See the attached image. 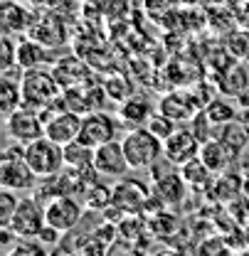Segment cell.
<instances>
[{"label":"cell","instance_id":"obj_18","mask_svg":"<svg viewBox=\"0 0 249 256\" xmlns=\"http://www.w3.org/2000/svg\"><path fill=\"white\" fill-rule=\"evenodd\" d=\"M247 86H249V72H247V66L239 62H229L217 74V79H215L217 94L232 96V98H237Z\"/></svg>","mask_w":249,"mask_h":256},{"label":"cell","instance_id":"obj_1","mask_svg":"<svg viewBox=\"0 0 249 256\" xmlns=\"http://www.w3.org/2000/svg\"><path fill=\"white\" fill-rule=\"evenodd\" d=\"M121 146L131 170H151L163 158V140L148 126L131 128L121 138Z\"/></svg>","mask_w":249,"mask_h":256},{"label":"cell","instance_id":"obj_8","mask_svg":"<svg viewBox=\"0 0 249 256\" xmlns=\"http://www.w3.org/2000/svg\"><path fill=\"white\" fill-rule=\"evenodd\" d=\"M116 133H119L116 121H114L109 114H104V111L99 108V111L84 114V118H82V130H79V138H77V140H82V143L89 146V148H99L101 143L114 140Z\"/></svg>","mask_w":249,"mask_h":256},{"label":"cell","instance_id":"obj_3","mask_svg":"<svg viewBox=\"0 0 249 256\" xmlns=\"http://www.w3.org/2000/svg\"><path fill=\"white\" fill-rule=\"evenodd\" d=\"M25 160L30 162V168L37 172V178L45 175H55L64 170V146L57 140H52L50 136H42L37 140H32L25 146Z\"/></svg>","mask_w":249,"mask_h":256},{"label":"cell","instance_id":"obj_23","mask_svg":"<svg viewBox=\"0 0 249 256\" xmlns=\"http://www.w3.org/2000/svg\"><path fill=\"white\" fill-rule=\"evenodd\" d=\"M94 165V148L84 146L82 140H72L64 146V168L67 170H84Z\"/></svg>","mask_w":249,"mask_h":256},{"label":"cell","instance_id":"obj_36","mask_svg":"<svg viewBox=\"0 0 249 256\" xmlns=\"http://www.w3.org/2000/svg\"><path fill=\"white\" fill-rule=\"evenodd\" d=\"M18 2H30V0H18Z\"/></svg>","mask_w":249,"mask_h":256},{"label":"cell","instance_id":"obj_29","mask_svg":"<svg viewBox=\"0 0 249 256\" xmlns=\"http://www.w3.org/2000/svg\"><path fill=\"white\" fill-rule=\"evenodd\" d=\"M13 64H18V40H15V34L5 32L0 37V72Z\"/></svg>","mask_w":249,"mask_h":256},{"label":"cell","instance_id":"obj_33","mask_svg":"<svg viewBox=\"0 0 249 256\" xmlns=\"http://www.w3.org/2000/svg\"><path fill=\"white\" fill-rule=\"evenodd\" d=\"M242 194L249 197V158H242Z\"/></svg>","mask_w":249,"mask_h":256},{"label":"cell","instance_id":"obj_17","mask_svg":"<svg viewBox=\"0 0 249 256\" xmlns=\"http://www.w3.org/2000/svg\"><path fill=\"white\" fill-rule=\"evenodd\" d=\"M57 62L55 60V47H47L37 40H32L28 34H23V40H18V64L32 69V66H45V64Z\"/></svg>","mask_w":249,"mask_h":256},{"label":"cell","instance_id":"obj_9","mask_svg":"<svg viewBox=\"0 0 249 256\" xmlns=\"http://www.w3.org/2000/svg\"><path fill=\"white\" fill-rule=\"evenodd\" d=\"M45 224H47L45 204H40L37 197H20V204H18L8 226H13L20 236H37V232Z\"/></svg>","mask_w":249,"mask_h":256},{"label":"cell","instance_id":"obj_10","mask_svg":"<svg viewBox=\"0 0 249 256\" xmlns=\"http://www.w3.org/2000/svg\"><path fill=\"white\" fill-rule=\"evenodd\" d=\"M94 168L101 178H116L121 180L126 172L131 170L128 160H126L124 146L114 138L109 143H101L99 148H94Z\"/></svg>","mask_w":249,"mask_h":256},{"label":"cell","instance_id":"obj_13","mask_svg":"<svg viewBox=\"0 0 249 256\" xmlns=\"http://www.w3.org/2000/svg\"><path fill=\"white\" fill-rule=\"evenodd\" d=\"M82 118H84V114L62 108L60 114H55V116L45 124V136H50V138L57 140L60 146H67V143H72V140L79 138Z\"/></svg>","mask_w":249,"mask_h":256},{"label":"cell","instance_id":"obj_19","mask_svg":"<svg viewBox=\"0 0 249 256\" xmlns=\"http://www.w3.org/2000/svg\"><path fill=\"white\" fill-rule=\"evenodd\" d=\"M185 190H187V182L183 180V175L178 170V172L158 178L156 185H153V197L158 200L160 207H175L185 197Z\"/></svg>","mask_w":249,"mask_h":256},{"label":"cell","instance_id":"obj_28","mask_svg":"<svg viewBox=\"0 0 249 256\" xmlns=\"http://www.w3.org/2000/svg\"><path fill=\"white\" fill-rule=\"evenodd\" d=\"M18 204H20L18 192L8 190V188L0 190V226H8V224H10L13 214H15V210H18Z\"/></svg>","mask_w":249,"mask_h":256},{"label":"cell","instance_id":"obj_15","mask_svg":"<svg viewBox=\"0 0 249 256\" xmlns=\"http://www.w3.org/2000/svg\"><path fill=\"white\" fill-rule=\"evenodd\" d=\"M237 158H242V156H237L222 138H210V140H205L202 146H200V160L215 172V175H222V172H227L229 170V165L234 162Z\"/></svg>","mask_w":249,"mask_h":256},{"label":"cell","instance_id":"obj_35","mask_svg":"<svg viewBox=\"0 0 249 256\" xmlns=\"http://www.w3.org/2000/svg\"><path fill=\"white\" fill-rule=\"evenodd\" d=\"M239 116H242V118L249 124V108H242V111H239Z\"/></svg>","mask_w":249,"mask_h":256},{"label":"cell","instance_id":"obj_21","mask_svg":"<svg viewBox=\"0 0 249 256\" xmlns=\"http://www.w3.org/2000/svg\"><path fill=\"white\" fill-rule=\"evenodd\" d=\"M219 138H222L237 156H242L244 148L249 146V124L242 118V116H237L234 121L219 126Z\"/></svg>","mask_w":249,"mask_h":256},{"label":"cell","instance_id":"obj_14","mask_svg":"<svg viewBox=\"0 0 249 256\" xmlns=\"http://www.w3.org/2000/svg\"><path fill=\"white\" fill-rule=\"evenodd\" d=\"M40 15L25 8V2L18 0H3V10H0V22L3 32L8 34H28Z\"/></svg>","mask_w":249,"mask_h":256},{"label":"cell","instance_id":"obj_30","mask_svg":"<svg viewBox=\"0 0 249 256\" xmlns=\"http://www.w3.org/2000/svg\"><path fill=\"white\" fill-rule=\"evenodd\" d=\"M146 126L151 128V130L156 133V136L160 138V140H165L168 136H173V130L178 128V124H175V121H173L170 116H165L163 111H156V114L151 116V121H148Z\"/></svg>","mask_w":249,"mask_h":256},{"label":"cell","instance_id":"obj_2","mask_svg":"<svg viewBox=\"0 0 249 256\" xmlns=\"http://www.w3.org/2000/svg\"><path fill=\"white\" fill-rule=\"evenodd\" d=\"M20 84H23V106L30 111H37V114L62 94V86H60L55 72H50L45 66L25 69V76Z\"/></svg>","mask_w":249,"mask_h":256},{"label":"cell","instance_id":"obj_26","mask_svg":"<svg viewBox=\"0 0 249 256\" xmlns=\"http://www.w3.org/2000/svg\"><path fill=\"white\" fill-rule=\"evenodd\" d=\"M111 192L109 188H104V185H99L96 180L89 182L84 190L79 192V197H84V207L87 210H94V212H104L109 204H111Z\"/></svg>","mask_w":249,"mask_h":256},{"label":"cell","instance_id":"obj_16","mask_svg":"<svg viewBox=\"0 0 249 256\" xmlns=\"http://www.w3.org/2000/svg\"><path fill=\"white\" fill-rule=\"evenodd\" d=\"M153 114H156V108H153L151 98H146L143 94H131L119 104V118H121V124L131 128L146 126Z\"/></svg>","mask_w":249,"mask_h":256},{"label":"cell","instance_id":"obj_34","mask_svg":"<svg viewBox=\"0 0 249 256\" xmlns=\"http://www.w3.org/2000/svg\"><path fill=\"white\" fill-rule=\"evenodd\" d=\"M237 106H239V111H242V108H249V86L237 96Z\"/></svg>","mask_w":249,"mask_h":256},{"label":"cell","instance_id":"obj_4","mask_svg":"<svg viewBox=\"0 0 249 256\" xmlns=\"http://www.w3.org/2000/svg\"><path fill=\"white\" fill-rule=\"evenodd\" d=\"M200 138L192 133L190 126H178L173 130V136H168L163 140V158L175 168H183L185 162L195 160L200 156Z\"/></svg>","mask_w":249,"mask_h":256},{"label":"cell","instance_id":"obj_24","mask_svg":"<svg viewBox=\"0 0 249 256\" xmlns=\"http://www.w3.org/2000/svg\"><path fill=\"white\" fill-rule=\"evenodd\" d=\"M23 106V84L8 76H0V111L3 116H10Z\"/></svg>","mask_w":249,"mask_h":256},{"label":"cell","instance_id":"obj_12","mask_svg":"<svg viewBox=\"0 0 249 256\" xmlns=\"http://www.w3.org/2000/svg\"><path fill=\"white\" fill-rule=\"evenodd\" d=\"M28 37L42 42V44H47V47H55V50H57L60 44H64V42H67V28H64L60 10H47V12L42 15V20L37 18L35 25H32V30L28 32Z\"/></svg>","mask_w":249,"mask_h":256},{"label":"cell","instance_id":"obj_25","mask_svg":"<svg viewBox=\"0 0 249 256\" xmlns=\"http://www.w3.org/2000/svg\"><path fill=\"white\" fill-rule=\"evenodd\" d=\"M202 111H205V116L217 128L224 126V124H229V121H234V118L239 116V106H232L227 98H219V96H215Z\"/></svg>","mask_w":249,"mask_h":256},{"label":"cell","instance_id":"obj_7","mask_svg":"<svg viewBox=\"0 0 249 256\" xmlns=\"http://www.w3.org/2000/svg\"><path fill=\"white\" fill-rule=\"evenodd\" d=\"M5 130L13 140L28 146L32 140L45 136V121L40 118L37 111H30L25 106H20L18 111H13L10 116H5Z\"/></svg>","mask_w":249,"mask_h":256},{"label":"cell","instance_id":"obj_31","mask_svg":"<svg viewBox=\"0 0 249 256\" xmlns=\"http://www.w3.org/2000/svg\"><path fill=\"white\" fill-rule=\"evenodd\" d=\"M62 236H64V232H60V229H57V226H52V224H45V226L37 232V239H40L50 252H55V249L60 246Z\"/></svg>","mask_w":249,"mask_h":256},{"label":"cell","instance_id":"obj_20","mask_svg":"<svg viewBox=\"0 0 249 256\" xmlns=\"http://www.w3.org/2000/svg\"><path fill=\"white\" fill-rule=\"evenodd\" d=\"M158 111H163L165 116H170L175 124H187L200 108H197L195 98L190 94H178V92H173V94H165L160 98Z\"/></svg>","mask_w":249,"mask_h":256},{"label":"cell","instance_id":"obj_22","mask_svg":"<svg viewBox=\"0 0 249 256\" xmlns=\"http://www.w3.org/2000/svg\"><path fill=\"white\" fill-rule=\"evenodd\" d=\"M180 170V175H183V180L187 182V188H192V190H205V188H210L212 185V170L200 160V156L195 160H190L185 162L183 168H178Z\"/></svg>","mask_w":249,"mask_h":256},{"label":"cell","instance_id":"obj_5","mask_svg":"<svg viewBox=\"0 0 249 256\" xmlns=\"http://www.w3.org/2000/svg\"><path fill=\"white\" fill-rule=\"evenodd\" d=\"M45 212H47V224L57 226L60 232H69L84 220L87 207L74 194H57L45 204Z\"/></svg>","mask_w":249,"mask_h":256},{"label":"cell","instance_id":"obj_11","mask_svg":"<svg viewBox=\"0 0 249 256\" xmlns=\"http://www.w3.org/2000/svg\"><path fill=\"white\" fill-rule=\"evenodd\" d=\"M148 200H151V190L138 180H119V185L111 192V207H116L124 214L141 212Z\"/></svg>","mask_w":249,"mask_h":256},{"label":"cell","instance_id":"obj_37","mask_svg":"<svg viewBox=\"0 0 249 256\" xmlns=\"http://www.w3.org/2000/svg\"><path fill=\"white\" fill-rule=\"evenodd\" d=\"M84 2H92V0H84Z\"/></svg>","mask_w":249,"mask_h":256},{"label":"cell","instance_id":"obj_27","mask_svg":"<svg viewBox=\"0 0 249 256\" xmlns=\"http://www.w3.org/2000/svg\"><path fill=\"white\" fill-rule=\"evenodd\" d=\"M104 89H106L109 98H114V101H119V104L133 94V84H131V79H126V76H111V79H106V82H104Z\"/></svg>","mask_w":249,"mask_h":256},{"label":"cell","instance_id":"obj_32","mask_svg":"<svg viewBox=\"0 0 249 256\" xmlns=\"http://www.w3.org/2000/svg\"><path fill=\"white\" fill-rule=\"evenodd\" d=\"M37 8H45V10H60L62 12L67 5H72V0H32Z\"/></svg>","mask_w":249,"mask_h":256},{"label":"cell","instance_id":"obj_6","mask_svg":"<svg viewBox=\"0 0 249 256\" xmlns=\"http://www.w3.org/2000/svg\"><path fill=\"white\" fill-rule=\"evenodd\" d=\"M37 172L30 168L25 156H0V188L23 192L37 185Z\"/></svg>","mask_w":249,"mask_h":256}]
</instances>
